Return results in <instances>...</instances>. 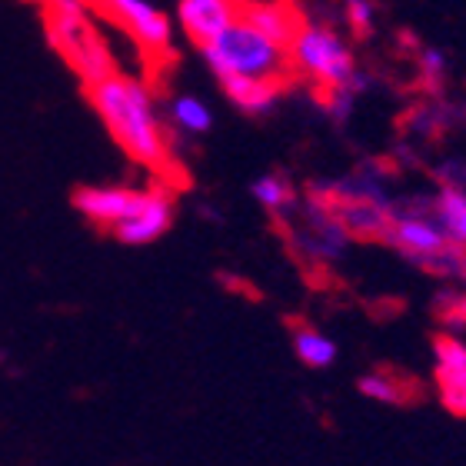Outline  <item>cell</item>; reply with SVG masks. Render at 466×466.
Segmentation results:
<instances>
[{
	"instance_id": "obj_7",
	"label": "cell",
	"mask_w": 466,
	"mask_h": 466,
	"mask_svg": "<svg viewBox=\"0 0 466 466\" xmlns=\"http://www.w3.org/2000/svg\"><path fill=\"white\" fill-rule=\"evenodd\" d=\"M433 383L440 403L453 417H466V343L453 333L433 337Z\"/></svg>"
},
{
	"instance_id": "obj_4",
	"label": "cell",
	"mask_w": 466,
	"mask_h": 466,
	"mask_svg": "<svg viewBox=\"0 0 466 466\" xmlns=\"http://www.w3.org/2000/svg\"><path fill=\"white\" fill-rule=\"evenodd\" d=\"M290 70L297 77H307L320 94L330 90H367V74L357 70V57L347 40L327 24H310L303 20L297 37L290 44Z\"/></svg>"
},
{
	"instance_id": "obj_22",
	"label": "cell",
	"mask_w": 466,
	"mask_h": 466,
	"mask_svg": "<svg viewBox=\"0 0 466 466\" xmlns=\"http://www.w3.org/2000/svg\"><path fill=\"white\" fill-rule=\"evenodd\" d=\"M460 280L466 283V250H463V263H460Z\"/></svg>"
},
{
	"instance_id": "obj_21",
	"label": "cell",
	"mask_w": 466,
	"mask_h": 466,
	"mask_svg": "<svg viewBox=\"0 0 466 466\" xmlns=\"http://www.w3.org/2000/svg\"><path fill=\"white\" fill-rule=\"evenodd\" d=\"M440 320L447 323L450 330H463L466 327V293H450L443 307H440Z\"/></svg>"
},
{
	"instance_id": "obj_16",
	"label": "cell",
	"mask_w": 466,
	"mask_h": 466,
	"mask_svg": "<svg viewBox=\"0 0 466 466\" xmlns=\"http://www.w3.org/2000/svg\"><path fill=\"white\" fill-rule=\"evenodd\" d=\"M293 353H297V360H300L303 367L327 370V367H333V360H337V343L323 330L303 323V327H293Z\"/></svg>"
},
{
	"instance_id": "obj_8",
	"label": "cell",
	"mask_w": 466,
	"mask_h": 466,
	"mask_svg": "<svg viewBox=\"0 0 466 466\" xmlns=\"http://www.w3.org/2000/svg\"><path fill=\"white\" fill-rule=\"evenodd\" d=\"M243 0H177V20L174 27H180L197 50L220 37L233 20H240Z\"/></svg>"
},
{
	"instance_id": "obj_2",
	"label": "cell",
	"mask_w": 466,
	"mask_h": 466,
	"mask_svg": "<svg viewBox=\"0 0 466 466\" xmlns=\"http://www.w3.org/2000/svg\"><path fill=\"white\" fill-rule=\"evenodd\" d=\"M207 70L220 80H273L283 84L293 77L290 70V50L273 44L270 37H263L260 30H253L247 20H233L230 27L214 37L210 44L200 47Z\"/></svg>"
},
{
	"instance_id": "obj_14",
	"label": "cell",
	"mask_w": 466,
	"mask_h": 466,
	"mask_svg": "<svg viewBox=\"0 0 466 466\" xmlns=\"http://www.w3.org/2000/svg\"><path fill=\"white\" fill-rule=\"evenodd\" d=\"M433 220L443 230L450 247L466 250V190L440 187L433 194Z\"/></svg>"
},
{
	"instance_id": "obj_9",
	"label": "cell",
	"mask_w": 466,
	"mask_h": 466,
	"mask_svg": "<svg viewBox=\"0 0 466 466\" xmlns=\"http://www.w3.org/2000/svg\"><path fill=\"white\" fill-rule=\"evenodd\" d=\"M347 230L337 224L330 207L323 204L320 197L310 194L307 210H303V227L297 230V243L303 247V253L310 260H337L347 250Z\"/></svg>"
},
{
	"instance_id": "obj_6",
	"label": "cell",
	"mask_w": 466,
	"mask_h": 466,
	"mask_svg": "<svg viewBox=\"0 0 466 466\" xmlns=\"http://www.w3.org/2000/svg\"><path fill=\"white\" fill-rule=\"evenodd\" d=\"M177 204L174 194L164 190V187H147L137 197L134 210L127 214V220L114 227V240L124 243V247H150L160 237H167V230L174 227Z\"/></svg>"
},
{
	"instance_id": "obj_13",
	"label": "cell",
	"mask_w": 466,
	"mask_h": 466,
	"mask_svg": "<svg viewBox=\"0 0 466 466\" xmlns=\"http://www.w3.org/2000/svg\"><path fill=\"white\" fill-rule=\"evenodd\" d=\"M164 124H170L174 134L184 137H204L214 130V110L204 97L197 94H174L167 100V116Z\"/></svg>"
},
{
	"instance_id": "obj_12",
	"label": "cell",
	"mask_w": 466,
	"mask_h": 466,
	"mask_svg": "<svg viewBox=\"0 0 466 466\" xmlns=\"http://www.w3.org/2000/svg\"><path fill=\"white\" fill-rule=\"evenodd\" d=\"M220 90L224 97L230 100L233 107L247 116H267L283 97V84H273V80H220Z\"/></svg>"
},
{
	"instance_id": "obj_15",
	"label": "cell",
	"mask_w": 466,
	"mask_h": 466,
	"mask_svg": "<svg viewBox=\"0 0 466 466\" xmlns=\"http://www.w3.org/2000/svg\"><path fill=\"white\" fill-rule=\"evenodd\" d=\"M250 194L273 217H287L297 207V190H293V184L283 174H260L250 184Z\"/></svg>"
},
{
	"instance_id": "obj_19",
	"label": "cell",
	"mask_w": 466,
	"mask_h": 466,
	"mask_svg": "<svg viewBox=\"0 0 466 466\" xmlns=\"http://www.w3.org/2000/svg\"><path fill=\"white\" fill-rule=\"evenodd\" d=\"M420 80H423V87L427 90H440V84H443V77H447V54L437 47H423L420 50Z\"/></svg>"
},
{
	"instance_id": "obj_5",
	"label": "cell",
	"mask_w": 466,
	"mask_h": 466,
	"mask_svg": "<svg viewBox=\"0 0 466 466\" xmlns=\"http://www.w3.org/2000/svg\"><path fill=\"white\" fill-rule=\"evenodd\" d=\"M100 7L147 54L167 57L174 50V20L154 0H100Z\"/></svg>"
},
{
	"instance_id": "obj_3",
	"label": "cell",
	"mask_w": 466,
	"mask_h": 466,
	"mask_svg": "<svg viewBox=\"0 0 466 466\" xmlns=\"http://www.w3.org/2000/svg\"><path fill=\"white\" fill-rule=\"evenodd\" d=\"M44 30H47L50 47L77 70L84 84H97V80L116 74V57L110 54L107 40L100 37L94 27V14H90V0H44Z\"/></svg>"
},
{
	"instance_id": "obj_11",
	"label": "cell",
	"mask_w": 466,
	"mask_h": 466,
	"mask_svg": "<svg viewBox=\"0 0 466 466\" xmlns=\"http://www.w3.org/2000/svg\"><path fill=\"white\" fill-rule=\"evenodd\" d=\"M240 20H247L253 30H260L263 37H270L273 44H280L287 50H290L293 37L303 24L297 7L287 0H243Z\"/></svg>"
},
{
	"instance_id": "obj_18",
	"label": "cell",
	"mask_w": 466,
	"mask_h": 466,
	"mask_svg": "<svg viewBox=\"0 0 466 466\" xmlns=\"http://www.w3.org/2000/svg\"><path fill=\"white\" fill-rule=\"evenodd\" d=\"M343 17H347V27L357 37H370L373 27H377V4L373 0H347L343 4Z\"/></svg>"
},
{
	"instance_id": "obj_10",
	"label": "cell",
	"mask_w": 466,
	"mask_h": 466,
	"mask_svg": "<svg viewBox=\"0 0 466 466\" xmlns=\"http://www.w3.org/2000/svg\"><path fill=\"white\" fill-rule=\"evenodd\" d=\"M137 197H140V190H134V187L90 184V187H80L77 194H74V207H77V214L84 217V220L114 230V227L120 224V220H127V214L134 210Z\"/></svg>"
},
{
	"instance_id": "obj_20",
	"label": "cell",
	"mask_w": 466,
	"mask_h": 466,
	"mask_svg": "<svg viewBox=\"0 0 466 466\" xmlns=\"http://www.w3.org/2000/svg\"><path fill=\"white\" fill-rule=\"evenodd\" d=\"M353 100H357L353 90H330V94H320V107L327 110L333 124H347L353 114Z\"/></svg>"
},
{
	"instance_id": "obj_17",
	"label": "cell",
	"mask_w": 466,
	"mask_h": 466,
	"mask_svg": "<svg viewBox=\"0 0 466 466\" xmlns=\"http://www.w3.org/2000/svg\"><path fill=\"white\" fill-rule=\"evenodd\" d=\"M357 387L367 400H377V403H387V407H400V403L410 400L407 383L393 377V373H367V377H360Z\"/></svg>"
},
{
	"instance_id": "obj_1",
	"label": "cell",
	"mask_w": 466,
	"mask_h": 466,
	"mask_svg": "<svg viewBox=\"0 0 466 466\" xmlns=\"http://www.w3.org/2000/svg\"><path fill=\"white\" fill-rule=\"evenodd\" d=\"M90 107L104 120L114 144L124 150L134 164L147 170H167L174 164L170 157V130L164 114L157 107L154 90L134 74H110L87 87Z\"/></svg>"
}]
</instances>
